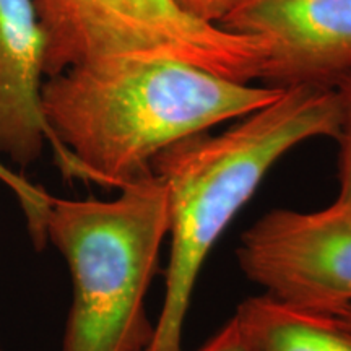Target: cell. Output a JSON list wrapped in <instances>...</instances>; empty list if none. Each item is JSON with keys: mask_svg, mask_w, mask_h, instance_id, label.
Masks as SVG:
<instances>
[{"mask_svg": "<svg viewBox=\"0 0 351 351\" xmlns=\"http://www.w3.org/2000/svg\"><path fill=\"white\" fill-rule=\"evenodd\" d=\"M283 93L166 57L121 56L67 69L43 86L51 145L65 178L122 189L158 155Z\"/></svg>", "mask_w": 351, "mask_h": 351, "instance_id": "cell-1", "label": "cell"}, {"mask_svg": "<svg viewBox=\"0 0 351 351\" xmlns=\"http://www.w3.org/2000/svg\"><path fill=\"white\" fill-rule=\"evenodd\" d=\"M337 90L285 88L270 104L221 134L194 135L156 156L169 207L165 298L147 351H184L182 332L197 278L208 252L285 153L306 140L339 138Z\"/></svg>", "mask_w": 351, "mask_h": 351, "instance_id": "cell-2", "label": "cell"}, {"mask_svg": "<svg viewBox=\"0 0 351 351\" xmlns=\"http://www.w3.org/2000/svg\"><path fill=\"white\" fill-rule=\"evenodd\" d=\"M119 191L112 200L51 199L46 239L72 278L60 351H147L153 339L147 295L169 232L168 192L153 173Z\"/></svg>", "mask_w": 351, "mask_h": 351, "instance_id": "cell-3", "label": "cell"}, {"mask_svg": "<svg viewBox=\"0 0 351 351\" xmlns=\"http://www.w3.org/2000/svg\"><path fill=\"white\" fill-rule=\"evenodd\" d=\"M34 7L47 78L91 60L145 56L251 83L265 62L263 44L191 19L173 0H34Z\"/></svg>", "mask_w": 351, "mask_h": 351, "instance_id": "cell-4", "label": "cell"}, {"mask_svg": "<svg viewBox=\"0 0 351 351\" xmlns=\"http://www.w3.org/2000/svg\"><path fill=\"white\" fill-rule=\"evenodd\" d=\"M238 263L265 295L298 309L333 314L351 304V207L271 210L239 241Z\"/></svg>", "mask_w": 351, "mask_h": 351, "instance_id": "cell-5", "label": "cell"}, {"mask_svg": "<svg viewBox=\"0 0 351 351\" xmlns=\"http://www.w3.org/2000/svg\"><path fill=\"white\" fill-rule=\"evenodd\" d=\"M218 26L265 46L267 86L337 90L351 77V0H245Z\"/></svg>", "mask_w": 351, "mask_h": 351, "instance_id": "cell-6", "label": "cell"}, {"mask_svg": "<svg viewBox=\"0 0 351 351\" xmlns=\"http://www.w3.org/2000/svg\"><path fill=\"white\" fill-rule=\"evenodd\" d=\"M46 39L34 0H0V153L21 168L41 156Z\"/></svg>", "mask_w": 351, "mask_h": 351, "instance_id": "cell-7", "label": "cell"}, {"mask_svg": "<svg viewBox=\"0 0 351 351\" xmlns=\"http://www.w3.org/2000/svg\"><path fill=\"white\" fill-rule=\"evenodd\" d=\"M254 351H351V328L330 314L298 309L263 293L234 314Z\"/></svg>", "mask_w": 351, "mask_h": 351, "instance_id": "cell-8", "label": "cell"}, {"mask_svg": "<svg viewBox=\"0 0 351 351\" xmlns=\"http://www.w3.org/2000/svg\"><path fill=\"white\" fill-rule=\"evenodd\" d=\"M0 182L5 184L13 192V195L19 199V204L23 210L26 219L29 238H32L34 247L41 251L47 245L46 218L47 212H49L52 195L47 194L43 187L34 186L21 174L7 168L2 161H0Z\"/></svg>", "mask_w": 351, "mask_h": 351, "instance_id": "cell-9", "label": "cell"}, {"mask_svg": "<svg viewBox=\"0 0 351 351\" xmlns=\"http://www.w3.org/2000/svg\"><path fill=\"white\" fill-rule=\"evenodd\" d=\"M341 104V125L337 142L340 143L339 195L337 202L351 207V77L337 88Z\"/></svg>", "mask_w": 351, "mask_h": 351, "instance_id": "cell-10", "label": "cell"}, {"mask_svg": "<svg viewBox=\"0 0 351 351\" xmlns=\"http://www.w3.org/2000/svg\"><path fill=\"white\" fill-rule=\"evenodd\" d=\"M173 2L191 19L218 26L245 0H173Z\"/></svg>", "mask_w": 351, "mask_h": 351, "instance_id": "cell-11", "label": "cell"}, {"mask_svg": "<svg viewBox=\"0 0 351 351\" xmlns=\"http://www.w3.org/2000/svg\"><path fill=\"white\" fill-rule=\"evenodd\" d=\"M194 351H254L234 315L213 337Z\"/></svg>", "mask_w": 351, "mask_h": 351, "instance_id": "cell-12", "label": "cell"}, {"mask_svg": "<svg viewBox=\"0 0 351 351\" xmlns=\"http://www.w3.org/2000/svg\"><path fill=\"white\" fill-rule=\"evenodd\" d=\"M330 315H333V317L339 320L340 324H343L345 327L351 328V304L345 306V307H340L339 311H335V313L330 314Z\"/></svg>", "mask_w": 351, "mask_h": 351, "instance_id": "cell-13", "label": "cell"}, {"mask_svg": "<svg viewBox=\"0 0 351 351\" xmlns=\"http://www.w3.org/2000/svg\"><path fill=\"white\" fill-rule=\"evenodd\" d=\"M0 351H3V350H2V348H0Z\"/></svg>", "mask_w": 351, "mask_h": 351, "instance_id": "cell-14", "label": "cell"}]
</instances>
